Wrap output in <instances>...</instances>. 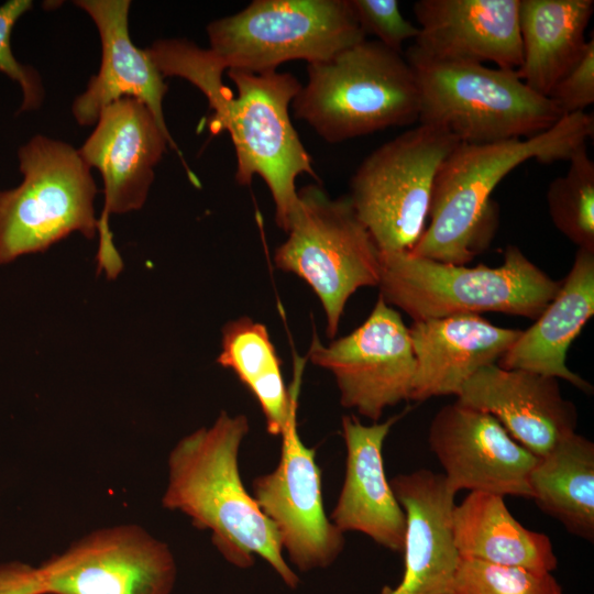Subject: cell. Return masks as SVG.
Returning a JSON list of instances; mask_svg holds the SVG:
<instances>
[{
  "label": "cell",
  "instance_id": "cell-13",
  "mask_svg": "<svg viewBox=\"0 0 594 594\" xmlns=\"http://www.w3.org/2000/svg\"><path fill=\"white\" fill-rule=\"evenodd\" d=\"M44 594H170L169 547L133 524L98 528L40 566Z\"/></svg>",
  "mask_w": 594,
  "mask_h": 594
},
{
  "label": "cell",
  "instance_id": "cell-3",
  "mask_svg": "<svg viewBox=\"0 0 594 594\" xmlns=\"http://www.w3.org/2000/svg\"><path fill=\"white\" fill-rule=\"evenodd\" d=\"M227 74L235 85V95L217 72L202 70L193 80L213 111L209 130L230 134L237 184L249 186L260 176L272 195L276 224L286 232L298 201L297 177L307 174L318 180L289 117V105L302 84L293 74L277 70L254 74L230 69Z\"/></svg>",
  "mask_w": 594,
  "mask_h": 594
},
{
  "label": "cell",
  "instance_id": "cell-20",
  "mask_svg": "<svg viewBox=\"0 0 594 594\" xmlns=\"http://www.w3.org/2000/svg\"><path fill=\"white\" fill-rule=\"evenodd\" d=\"M403 415L370 426L355 416L342 417L345 477L330 516L343 534L362 532L396 552L404 550L406 515L386 479L382 450L391 428Z\"/></svg>",
  "mask_w": 594,
  "mask_h": 594
},
{
  "label": "cell",
  "instance_id": "cell-25",
  "mask_svg": "<svg viewBox=\"0 0 594 594\" xmlns=\"http://www.w3.org/2000/svg\"><path fill=\"white\" fill-rule=\"evenodd\" d=\"M217 363L231 370L258 403L270 435L280 436L297 397L304 360L296 359L295 377L286 387L282 361L266 326L242 316L228 321L222 330Z\"/></svg>",
  "mask_w": 594,
  "mask_h": 594
},
{
  "label": "cell",
  "instance_id": "cell-32",
  "mask_svg": "<svg viewBox=\"0 0 594 594\" xmlns=\"http://www.w3.org/2000/svg\"><path fill=\"white\" fill-rule=\"evenodd\" d=\"M0 594H44L38 566L20 561L1 563Z\"/></svg>",
  "mask_w": 594,
  "mask_h": 594
},
{
  "label": "cell",
  "instance_id": "cell-22",
  "mask_svg": "<svg viewBox=\"0 0 594 594\" xmlns=\"http://www.w3.org/2000/svg\"><path fill=\"white\" fill-rule=\"evenodd\" d=\"M594 315V250L578 249L553 299L499 359L498 365L561 378L591 393L592 385L566 365V352Z\"/></svg>",
  "mask_w": 594,
  "mask_h": 594
},
{
  "label": "cell",
  "instance_id": "cell-26",
  "mask_svg": "<svg viewBox=\"0 0 594 594\" xmlns=\"http://www.w3.org/2000/svg\"><path fill=\"white\" fill-rule=\"evenodd\" d=\"M536 505L572 535L594 539V443L576 433L538 458L529 475Z\"/></svg>",
  "mask_w": 594,
  "mask_h": 594
},
{
  "label": "cell",
  "instance_id": "cell-30",
  "mask_svg": "<svg viewBox=\"0 0 594 594\" xmlns=\"http://www.w3.org/2000/svg\"><path fill=\"white\" fill-rule=\"evenodd\" d=\"M364 35H373L387 48L402 54L408 40H416L419 28L405 19L397 0H350Z\"/></svg>",
  "mask_w": 594,
  "mask_h": 594
},
{
  "label": "cell",
  "instance_id": "cell-19",
  "mask_svg": "<svg viewBox=\"0 0 594 594\" xmlns=\"http://www.w3.org/2000/svg\"><path fill=\"white\" fill-rule=\"evenodd\" d=\"M97 25L102 57L97 75L72 107L80 125L96 123L100 112L121 98H134L152 112L161 129L169 136L163 112L167 92L164 76L147 48L136 47L129 33V0H77Z\"/></svg>",
  "mask_w": 594,
  "mask_h": 594
},
{
  "label": "cell",
  "instance_id": "cell-8",
  "mask_svg": "<svg viewBox=\"0 0 594 594\" xmlns=\"http://www.w3.org/2000/svg\"><path fill=\"white\" fill-rule=\"evenodd\" d=\"M207 35L223 70L254 74L288 61H327L366 38L350 0H254L210 22Z\"/></svg>",
  "mask_w": 594,
  "mask_h": 594
},
{
  "label": "cell",
  "instance_id": "cell-29",
  "mask_svg": "<svg viewBox=\"0 0 594 594\" xmlns=\"http://www.w3.org/2000/svg\"><path fill=\"white\" fill-rule=\"evenodd\" d=\"M30 0H9L0 6V72L18 81L23 92L20 111L37 109L44 97L40 75L16 61L11 48V33L15 22L32 8Z\"/></svg>",
  "mask_w": 594,
  "mask_h": 594
},
{
  "label": "cell",
  "instance_id": "cell-31",
  "mask_svg": "<svg viewBox=\"0 0 594 594\" xmlns=\"http://www.w3.org/2000/svg\"><path fill=\"white\" fill-rule=\"evenodd\" d=\"M563 116L584 112L594 103V38L588 40L580 61L554 86L549 97Z\"/></svg>",
  "mask_w": 594,
  "mask_h": 594
},
{
  "label": "cell",
  "instance_id": "cell-21",
  "mask_svg": "<svg viewBox=\"0 0 594 594\" xmlns=\"http://www.w3.org/2000/svg\"><path fill=\"white\" fill-rule=\"evenodd\" d=\"M520 333L474 314L413 321L416 372L409 400L458 397L464 384L482 367L497 363Z\"/></svg>",
  "mask_w": 594,
  "mask_h": 594
},
{
  "label": "cell",
  "instance_id": "cell-5",
  "mask_svg": "<svg viewBox=\"0 0 594 594\" xmlns=\"http://www.w3.org/2000/svg\"><path fill=\"white\" fill-rule=\"evenodd\" d=\"M380 296L413 321L493 311L537 319L561 282L507 245L497 267H468L404 252H381Z\"/></svg>",
  "mask_w": 594,
  "mask_h": 594
},
{
  "label": "cell",
  "instance_id": "cell-28",
  "mask_svg": "<svg viewBox=\"0 0 594 594\" xmlns=\"http://www.w3.org/2000/svg\"><path fill=\"white\" fill-rule=\"evenodd\" d=\"M453 594H563L551 572L461 559Z\"/></svg>",
  "mask_w": 594,
  "mask_h": 594
},
{
  "label": "cell",
  "instance_id": "cell-15",
  "mask_svg": "<svg viewBox=\"0 0 594 594\" xmlns=\"http://www.w3.org/2000/svg\"><path fill=\"white\" fill-rule=\"evenodd\" d=\"M428 442L453 493L469 490L532 497L529 475L538 458L494 416L459 402L446 405L431 420Z\"/></svg>",
  "mask_w": 594,
  "mask_h": 594
},
{
  "label": "cell",
  "instance_id": "cell-17",
  "mask_svg": "<svg viewBox=\"0 0 594 594\" xmlns=\"http://www.w3.org/2000/svg\"><path fill=\"white\" fill-rule=\"evenodd\" d=\"M457 402L494 416L508 435L537 458L575 432L574 404L561 395L558 380L497 363L479 370Z\"/></svg>",
  "mask_w": 594,
  "mask_h": 594
},
{
  "label": "cell",
  "instance_id": "cell-14",
  "mask_svg": "<svg viewBox=\"0 0 594 594\" xmlns=\"http://www.w3.org/2000/svg\"><path fill=\"white\" fill-rule=\"evenodd\" d=\"M296 414L297 408L280 433L277 466L253 481V497L275 526L290 562L307 572L333 563L344 537L324 513L316 450L301 441Z\"/></svg>",
  "mask_w": 594,
  "mask_h": 594
},
{
  "label": "cell",
  "instance_id": "cell-27",
  "mask_svg": "<svg viewBox=\"0 0 594 594\" xmlns=\"http://www.w3.org/2000/svg\"><path fill=\"white\" fill-rule=\"evenodd\" d=\"M569 162L565 175L548 187L549 215L553 226L578 249L594 250V162L585 145Z\"/></svg>",
  "mask_w": 594,
  "mask_h": 594
},
{
  "label": "cell",
  "instance_id": "cell-2",
  "mask_svg": "<svg viewBox=\"0 0 594 594\" xmlns=\"http://www.w3.org/2000/svg\"><path fill=\"white\" fill-rule=\"evenodd\" d=\"M594 134L592 113L564 116L551 129L528 139L493 143L460 142L438 169L429 218L411 254L466 265L491 242L497 207L491 195L502 179L529 160L569 161Z\"/></svg>",
  "mask_w": 594,
  "mask_h": 594
},
{
  "label": "cell",
  "instance_id": "cell-16",
  "mask_svg": "<svg viewBox=\"0 0 594 594\" xmlns=\"http://www.w3.org/2000/svg\"><path fill=\"white\" fill-rule=\"evenodd\" d=\"M413 10L419 35L406 58L520 67L519 0H419Z\"/></svg>",
  "mask_w": 594,
  "mask_h": 594
},
{
  "label": "cell",
  "instance_id": "cell-24",
  "mask_svg": "<svg viewBox=\"0 0 594 594\" xmlns=\"http://www.w3.org/2000/svg\"><path fill=\"white\" fill-rule=\"evenodd\" d=\"M593 0H519L522 62L518 77L536 94L549 97L582 57Z\"/></svg>",
  "mask_w": 594,
  "mask_h": 594
},
{
  "label": "cell",
  "instance_id": "cell-11",
  "mask_svg": "<svg viewBox=\"0 0 594 594\" xmlns=\"http://www.w3.org/2000/svg\"><path fill=\"white\" fill-rule=\"evenodd\" d=\"M167 146L178 151L150 109L134 98H121L100 112L95 130L78 150L103 179L97 263L98 272L105 271L108 278H116L123 267L112 242L109 217L142 208L154 180V168Z\"/></svg>",
  "mask_w": 594,
  "mask_h": 594
},
{
  "label": "cell",
  "instance_id": "cell-7",
  "mask_svg": "<svg viewBox=\"0 0 594 594\" xmlns=\"http://www.w3.org/2000/svg\"><path fill=\"white\" fill-rule=\"evenodd\" d=\"M287 239L275 250V266L314 290L333 339L349 298L362 287H377L381 251L359 219L349 196L331 198L318 184L297 191Z\"/></svg>",
  "mask_w": 594,
  "mask_h": 594
},
{
  "label": "cell",
  "instance_id": "cell-12",
  "mask_svg": "<svg viewBox=\"0 0 594 594\" xmlns=\"http://www.w3.org/2000/svg\"><path fill=\"white\" fill-rule=\"evenodd\" d=\"M307 359L334 376L343 407L374 422L385 408L410 398L416 359L409 328L380 295L351 333L327 345L314 333Z\"/></svg>",
  "mask_w": 594,
  "mask_h": 594
},
{
  "label": "cell",
  "instance_id": "cell-6",
  "mask_svg": "<svg viewBox=\"0 0 594 594\" xmlns=\"http://www.w3.org/2000/svg\"><path fill=\"white\" fill-rule=\"evenodd\" d=\"M406 61L419 86V123L440 128L462 143L532 138L564 117L550 98L526 86L516 70L479 63Z\"/></svg>",
  "mask_w": 594,
  "mask_h": 594
},
{
  "label": "cell",
  "instance_id": "cell-4",
  "mask_svg": "<svg viewBox=\"0 0 594 594\" xmlns=\"http://www.w3.org/2000/svg\"><path fill=\"white\" fill-rule=\"evenodd\" d=\"M294 116L322 140L340 143L418 121L420 91L403 54L364 40L333 57L307 64Z\"/></svg>",
  "mask_w": 594,
  "mask_h": 594
},
{
  "label": "cell",
  "instance_id": "cell-9",
  "mask_svg": "<svg viewBox=\"0 0 594 594\" xmlns=\"http://www.w3.org/2000/svg\"><path fill=\"white\" fill-rule=\"evenodd\" d=\"M19 160L22 183L0 191V264L44 252L74 231L94 238L97 186L79 151L36 135Z\"/></svg>",
  "mask_w": 594,
  "mask_h": 594
},
{
  "label": "cell",
  "instance_id": "cell-18",
  "mask_svg": "<svg viewBox=\"0 0 594 594\" xmlns=\"http://www.w3.org/2000/svg\"><path fill=\"white\" fill-rule=\"evenodd\" d=\"M389 484L406 515L404 573L380 594H453L460 562L451 530L455 493L443 474L426 469L398 474Z\"/></svg>",
  "mask_w": 594,
  "mask_h": 594
},
{
  "label": "cell",
  "instance_id": "cell-10",
  "mask_svg": "<svg viewBox=\"0 0 594 594\" xmlns=\"http://www.w3.org/2000/svg\"><path fill=\"white\" fill-rule=\"evenodd\" d=\"M460 141L419 123L360 164L348 195L382 253L410 251L426 229L439 167Z\"/></svg>",
  "mask_w": 594,
  "mask_h": 594
},
{
  "label": "cell",
  "instance_id": "cell-23",
  "mask_svg": "<svg viewBox=\"0 0 594 594\" xmlns=\"http://www.w3.org/2000/svg\"><path fill=\"white\" fill-rule=\"evenodd\" d=\"M454 547L461 559L552 572L558 558L549 537L524 527L504 496L470 492L451 515Z\"/></svg>",
  "mask_w": 594,
  "mask_h": 594
},
{
  "label": "cell",
  "instance_id": "cell-1",
  "mask_svg": "<svg viewBox=\"0 0 594 594\" xmlns=\"http://www.w3.org/2000/svg\"><path fill=\"white\" fill-rule=\"evenodd\" d=\"M249 428L246 416L221 411L212 426L182 438L168 455L162 504L209 530L213 546L231 564L245 569L258 556L295 588L299 578L283 556L275 526L241 480L239 451Z\"/></svg>",
  "mask_w": 594,
  "mask_h": 594
}]
</instances>
